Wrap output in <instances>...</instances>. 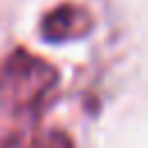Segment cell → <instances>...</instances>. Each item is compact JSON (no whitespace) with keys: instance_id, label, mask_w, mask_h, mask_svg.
Here are the masks:
<instances>
[{"instance_id":"cell-3","label":"cell","mask_w":148,"mask_h":148,"mask_svg":"<svg viewBox=\"0 0 148 148\" xmlns=\"http://www.w3.org/2000/svg\"><path fill=\"white\" fill-rule=\"evenodd\" d=\"M28 148H74V146H72V141H69L67 134H62L58 130H51V132L39 134Z\"/></svg>"},{"instance_id":"cell-1","label":"cell","mask_w":148,"mask_h":148,"mask_svg":"<svg viewBox=\"0 0 148 148\" xmlns=\"http://www.w3.org/2000/svg\"><path fill=\"white\" fill-rule=\"evenodd\" d=\"M58 83V69L28 49L12 51L0 65V104L12 113L37 109Z\"/></svg>"},{"instance_id":"cell-2","label":"cell","mask_w":148,"mask_h":148,"mask_svg":"<svg viewBox=\"0 0 148 148\" xmlns=\"http://www.w3.org/2000/svg\"><path fill=\"white\" fill-rule=\"evenodd\" d=\"M92 28H95L92 14L83 5H74V2H62L53 9H49L39 23L42 37L51 44L83 39L86 35H90Z\"/></svg>"}]
</instances>
